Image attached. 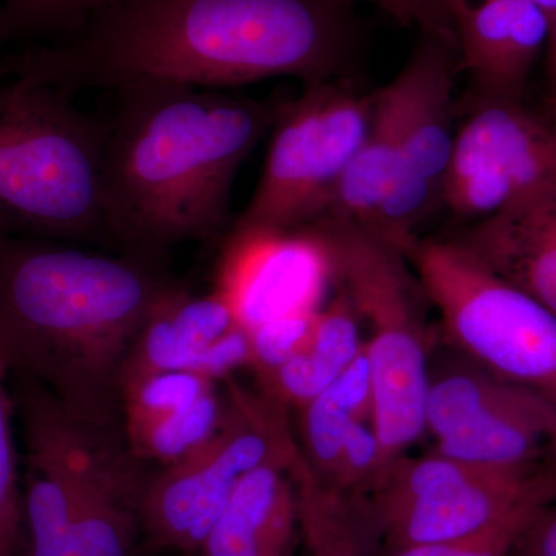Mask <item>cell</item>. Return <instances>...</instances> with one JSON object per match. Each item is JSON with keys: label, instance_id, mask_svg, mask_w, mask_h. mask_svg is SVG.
<instances>
[{"label": "cell", "instance_id": "cell-1", "mask_svg": "<svg viewBox=\"0 0 556 556\" xmlns=\"http://www.w3.org/2000/svg\"><path fill=\"white\" fill-rule=\"evenodd\" d=\"M356 0H112L75 39L0 60V79L75 98L135 80L226 90L350 76L364 49Z\"/></svg>", "mask_w": 556, "mask_h": 556}, {"label": "cell", "instance_id": "cell-2", "mask_svg": "<svg viewBox=\"0 0 556 556\" xmlns=\"http://www.w3.org/2000/svg\"><path fill=\"white\" fill-rule=\"evenodd\" d=\"M110 91L102 195L115 252L170 260L178 244L225 236L233 182L278 102L164 80Z\"/></svg>", "mask_w": 556, "mask_h": 556}, {"label": "cell", "instance_id": "cell-3", "mask_svg": "<svg viewBox=\"0 0 556 556\" xmlns=\"http://www.w3.org/2000/svg\"><path fill=\"white\" fill-rule=\"evenodd\" d=\"M170 260L0 237V354L73 415L123 424L119 380L139 329L185 281Z\"/></svg>", "mask_w": 556, "mask_h": 556}, {"label": "cell", "instance_id": "cell-4", "mask_svg": "<svg viewBox=\"0 0 556 556\" xmlns=\"http://www.w3.org/2000/svg\"><path fill=\"white\" fill-rule=\"evenodd\" d=\"M101 115L64 91L22 78L0 84V237L115 252L102 195Z\"/></svg>", "mask_w": 556, "mask_h": 556}, {"label": "cell", "instance_id": "cell-5", "mask_svg": "<svg viewBox=\"0 0 556 556\" xmlns=\"http://www.w3.org/2000/svg\"><path fill=\"white\" fill-rule=\"evenodd\" d=\"M292 233L317 244L329 281L367 321L365 342L372 387V426L390 467L426 433L430 334L420 317V291L405 255L356 223L320 218ZM387 478V477H386Z\"/></svg>", "mask_w": 556, "mask_h": 556}, {"label": "cell", "instance_id": "cell-6", "mask_svg": "<svg viewBox=\"0 0 556 556\" xmlns=\"http://www.w3.org/2000/svg\"><path fill=\"white\" fill-rule=\"evenodd\" d=\"M404 255L450 345L556 408V316L455 241L417 236Z\"/></svg>", "mask_w": 556, "mask_h": 556}, {"label": "cell", "instance_id": "cell-7", "mask_svg": "<svg viewBox=\"0 0 556 556\" xmlns=\"http://www.w3.org/2000/svg\"><path fill=\"white\" fill-rule=\"evenodd\" d=\"M372 104L375 90L351 75L305 84L295 100L278 102L262 177L228 241L288 236L320 218L367 135Z\"/></svg>", "mask_w": 556, "mask_h": 556}, {"label": "cell", "instance_id": "cell-8", "mask_svg": "<svg viewBox=\"0 0 556 556\" xmlns=\"http://www.w3.org/2000/svg\"><path fill=\"white\" fill-rule=\"evenodd\" d=\"M225 415L201 447L153 468L141 503L142 536L172 554H199L204 538L241 482L258 468L295 467L298 438L289 409L226 379Z\"/></svg>", "mask_w": 556, "mask_h": 556}, {"label": "cell", "instance_id": "cell-9", "mask_svg": "<svg viewBox=\"0 0 556 556\" xmlns=\"http://www.w3.org/2000/svg\"><path fill=\"white\" fill-rule=\"evenodd\" d=\"M444 189L456 217H490L556 190V110L522 100L466 101Z\"/></svg>", "mask_w": 556, "mask_h": 556}, {"label": "cell", "instance_id": "cell-10", "mask_svg": "<svg viewBox=\"0 0 556 556\" xmlns=\"http://www.w3.org/2000/svg\"><path fill=\"white\" fill-rule=\"evenodd\" d=\"M457 49L448 39L420 33L415 49L394 76L402 94L401 159L375 223L369 226L404 254L416 228L444 203L457 134L453 97Z\"/></svg>", "mask_w": 556, "mask_h": 556}, {"label": "cell", "instance_id": "cell-11", "mask_svg": "<svg viewBox=\"0 0 556 556\" xmlns=\"http://www.w3.org/2000/svg\"><path fill=\"white\" fill-rule=\"evenodd\" d=\"M56 424L75 500L80 554L137 555L142 495L153 467L131 452L123 424L101 426L80 419L60 401Z\"/></svg>", "mask_w": 556, "mask_h": 556}, {"label": "cell", "instance_id": "cell-12", "mask_svg": "<svg viewBox=\"0 0 556 556\" xmlns=\"http://www.w3.org/2000/svg\"><path fill=\"white\" fill-rule=\"evenodd\" d=\"M556 500L554 459L532 467H485L431 495L375 510L383 544L412 546L482 532L530 504Z\"/></svg>", "mask_w": 556, "mask_h": 556}, {"label": "cell", "instance_id": "cell-13", "mask_svg": "<svg viewBox=\"0 0 556 556\" xmlns=\"http://www.w3.org/2000/svg\"><path fill=\"white\" fill-rule=\"evenodd\" d=\"M10 386L25 445L20 556H83L75 500L58 433L56 397L21 376H11Z\"/></svg>", "mask_w": 556, "mask_h": 556}, {"label": "cell", "instance_id": "cell-14", "mask_svg": "<svg viewBox=\"0 0 556 556\" xmlns=\"http://www.w3.org/2000/svg\"><path fill=\"white\" fill-rule=\"evenodd\" d=\"M551 21L532 0H482L457 22V67L471 84L470 101L522 100L546 46Z\"/></svg>", "mask_w": 556, "mask_h": 556}, {"label": "cell", "instance_id": "cell-15", "mask_svg": "<svg viewBox=\"0 0 556 556\" xmlns=\"http://www.w3.org/2000/svg\"><path fill=\"white\" fill-rule=\"evenodd\" d=\"M448 240L556 316V190L478 219Z\"/></svg>", "mask_w": 556, "mask_h": 556}, {"label": "cell", "instance_id": "cell-16", "mask_svg": "<svg viewBox=\"0 0 556 556\" xmlns=\"http://www.w3.org/2000/svg\"><path fill=\"white\" fill-rule=\"evenodd\" d=\"M241 324L225 288L193 294L182 285L161 300L139 329L121 371L119 390L156 372L192 371L212 346Z\"/></svg>", "mask_w": 556, "mask_h": 556}, {"label": "cell", "instance_id": "cell-17", "mask_svg": "<svg viewBox=\"0 0 556 556\" xmlns=\"http://www.w3.org/2000/svg\"><path fill=\"white\" fill-rule=\"evenodd\" d=\"M295 467L270 464L249 475L208 530L199 555L295 556L302 541Z\"/></svg>", "mask_w": 556, "mask_h": 556}, {"label": "cell", "instance_id": "cell-18", "mask_svg": "<svg viewBox=\"0 0 556 556\" xmlns=\"http://www.w3.org/2000/svg\"><path fill=\"white\" fill-rule=\"evenodd\" d=\"M402 113L396 79L375 90L367 135L320 218L356 223L365 228L375 223L401 159Z\"/></svg>", "mask_w": 556, "mask_h": 556}, {"label": "cell", "instance_id": "cell-19", "mask_svg": "<svg viewBox=\"0 0 556 556\" xmlns=\"http://www.w3.org/2000/svg\"><path fill=\"white\" fill-rule=\"evenodd\" d=\"M294 426L300 456L318 485H327L348 431L361 420L372 422V387L367 350L305 407Z\"/></svg>", "mask_w": 556, "mask_h": 556}, {"label": "cell", "instance_id": "cell-20", "mask_svg": "<svg viewBox=\"0 0 556 556\" xmlns=\"http://www.w3.org/2000/svg\"><path fill=\"white\" fill-rule=\"evenodd\" d=\"M223 415L225 393L218 383L192 404L124 431L135 456L150 467L161 468L201 447L217 431Z\"/></svg>", "mask_w": 556, "mask_h": 556}, {"label": "cell", "instance_id": "cell-21", "mask_svg": "<svg viewBox=\"0 0 556 556\" xmlns=\"http://www.w3.org/2000/svg\"><path fill=\"white\" fill-rule=\"evenodd\" d=\"M303 556H362L348 500L318 485L303 459L294 468Z\"/></svg>", "mask_w": 556, "mask_h": 556}, {"label": "cell", "instance_id": "cell-22", "mask_svg": "<svg viewBox=\"0 0 556 556\" xmlns=\"http://www.w3.org/2000/svg\"><path fill=\"white\" fill-rule=\"evenodd\" d=\"M358 324L356 308L338 289L329 305L318 311L308 350L295 357L300 371L317 387L331 386L364 350Z\"/></svg>", "mask_w": 556, "mask_h": 556}, {"label": "cell", "instance_id": "cell-23", "mask_svg": "<svg viewBox=\"0 0 556 556\" xmlns=\"http://www.w3.org/2000/svg\"><path fill=\"white\" fill-rule=\"evenodd\" d=\"M112 0H0L7 40L60 46L75 39Z\"/></svg>", "mask_w": 556, "mask_h": 556}, {"label": "cell", "instance_id": "cell-24", "mask_svg": "<svg viewBox=\"0 0 556 556\" xmlns=\"http://www.w3.org/2000/svg\"><path fill=\"white\" fill-rule=\"evenodd\" d=\"M11 372L0 354V556H20L24 538L20 453L14 441L16 415Z\"/></svg>", "mask_w": 556, "mask_h": 556}, {"label": "cell", "instance_id": "cell-25", "mask_svg": "<svg viewBox=\"0 0 556 556\" xmlns=\"http://www.w3.org/2000/svg\"><path fill=\"white\" fill-rule=\"evenodd\" d=\"M387 477L386 457L371 420H361L348 431L331 478L324 489L351 500L378 492Z\"/></svg>", "mask_w": 556, "mask_h": 556}, {"label": "cell", "instance_id": "cell-26", "mask_svg": "<svg viewBox=\"0 0 556 556\" xmlns=\"http://www.w3.org/2000/svg\"><path fill=\"white\" fill-rule=\"evenodd\" d=\"M547 503L519 508L510 517L475 535L412 546L383 544L379 556H510L536 511Z\"/></svg>", "mask_w": 556, "mask_h": 556}, {"label": "cell", "instance_id": "cell-27", "mask_svg": "<svg viewBox=\"0 0 556 556\" xmlns=\"http://www.w3.org/2000/svg\"><path fill=\"white\" fill-rule=\"evenodd\" d=\"M318 311H289L251 328L252 364L255 378L274 371L308 350L316 331Z\"/></svg>", "mask_w": 556, "mask_h": 556}, {"label": "cell", "instance_id": "cell-28", "mask_svg": "<svg viewBox=\"0 0 556 556\" xmlns=\"http://www.w3.org/2000/svg\"><path fill=\"white\" fill-rule=\"evenodd\" d=\"M357 2V0H356ZM401 27H417L455 43L457 22L471 0H365Z\"/></svg>", "mask_w": 556, "mask_h": 556}, {"label": "cell", "instance_id": "cell-29", "mask_svg": "<svg viewBox=\"0 0 556 556\" xmlns=\"http://www.w3.org/2000/svg\"><path fill=\"white\" fill-rule=\"evenodd\" d=\"M518 547L526 556H556V500L536 511Z\"/></svg>", "mask_w": 556, "mask_h": 556}, {"label": "cell", "instance_id": "cell-30", "mask_svg": "<svg viewBox=\"0 0 556 556\" xmlns=\"http://www.w3.org/2000/svg\"><path fill=\"white\" fill-rule=\"evenodd\" d=\"M548 79H551V93H548L546 104L556 110V20L551 24L548 31Z\"/></svg>", "mask_w": 556, "mask_h": 556}, {"label": "cell", "instance_id": "cell-31", "mask_svg": "<svg viewBox=\"0 0 556 556\" xmlns=\"http://www.w3.org/2000/svg\"><path fill=\"white\" fill-rule=\"evenodd\" d=\"M532 2L535 3L538 9L544 11L551 24L556 20V0H532Z\"/></svg>", "mask_w": 556, "mask_h": 556}, {"label": "cell", "instance_id": "cell-32", "mask_svg": "<svg viewBox=\"0 0 556 556\" xmlns=\"http://www.w3.org/2000/svg\"><path fill=\"white\" fill-rule=\"evenodd\" d=\"M5 42V22H3L2 7H0V46Z\"/></svg>", "mask_w": 556, "mask_h": 556}, {"label": "cell", "instance_id": "cell-33", "mask_svg": "<svg viewBox=\"0 0 556 556\" xmlns=\"http://www.w3.org/2000/svg\"><path fill=\"white\" fill-rule=\"evenodd\" d=\"M510 556H526L525 554H522L521 552V548H519L518 546L515 547V551L511 552Z\"/></svg>", "mask_w": 556, "mask_h": 556}, {"label": "cell", "instance_id": "cell-34", "mask_svg": "<svg viewBox=\"0 0 556 556\" xmlns=\"http://www.w3.org/2000/svg\"><path fill=\"white\" fill-rule=\"evenodd\" d=\"M552 457H554L556 464V441L554 442V447H552Z\"/></svg>", "mask_w": 556, "mask_h": 556}]
</instances>
